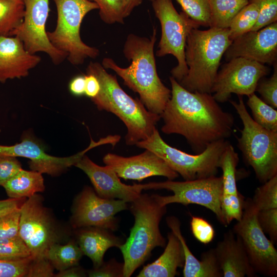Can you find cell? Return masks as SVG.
Listing matches in <instances>:
<instances>
[{
  "label": "cell",
  "mask_w": 277,
  "mask_h": 277,
  "mask_svg": "<svg viewBox=\"0 0 277 277\" xmlns=\"http://www.w3.org/2000/svg\"><path fill=\"white\" fill-rule=\"evenodd\" d=\"M169 80L171 97L160 115L162 132L183 136L196 154L231 136L234 118L222 109L211 93L191 92L172 76Z\"/></svg>",
  "instance_id": "obj_1"
},
{
  "label": "cell",
  "mask_w": 277,
  "mask_h": 277,
  "mask_svg": "<svg viewBox=\"0 0 277 277\" xmlns=\"http://www.w3.org/2000/svg\"><path fill=\"white\" fill-rule=\"evenodd\" d=\"M156 41V28L149 38L130 34L123 48L130 65L122 68L109 57L104 58L102 65L105 69L114 71L125 85L137 93L149 111L161 115L171 97V90L164 85L157 74L154 54Z\"/></svg>",
  "instance_id": "obj_2"
},
{
  "label": "cell",
  "mask_w": 277,
  "mask_h": 277,
  "mask_svg": "<svg viewBox=\"0 0 277 277\" xmlns=\"http://www.w3.org/2000/svg\"><path fill=\"white\" fill-rule=\"evenodd\" d=\"M86 72L95 76L101 86L99 93L91 100L98 110L114 114L125 124L127 129V145H135L152 135L161 119L160 115L149 111L140 100L125 92L116 75L108 73L102 64L90 62Z\"/></svg>",
  "instance_id": "obj_3"
},
{
  "label": "cell",
  "mask_w": 277,
  "mask_h": 277,
  "mask_svg": "<svg viewBox=\"0 0 277 277\" xmlns=\"http://www.w3.org/2000/svg\"><path fill=\"white\" fill-rule=\"evenodd\" d=\"M232 42L228 28L192 29L185 49L188 71L180 84L191 92L211 93L221 59Z\"/></svg>",
  "instance_id": "obj_4"
},
{
  "label": "cell",
  "mask_w": 277,
  "mask_h": 277,
  "mask_svg": "<svg viewBox=\"0 0 277 277\" xmlns=\"http://www.w3.org/2000/svg\"><path fill=\"white\" fill-rule=\"evenodd\" d=\"M130 203L134 223L126 242L119 247L124 258V277L131 276L150 258L155 248L166 245L160 229V222L167 212L166 206L160 205L153 194L146 193H141Z\"/></svg>",
  "instance_id": "obj_5"
},
{
  "label": "cell",
  "mask_w": 277,
  "mask_h": 277,
  "mask_svg": "<svg viewBox=\"0 0 277 277\" xmlns=\"http://www.w3.org/2000/svg\"><path fill=\"white\" fill-rule=\"evenodd\" d=\"M238 97V102L229 101L243 125L237 138L238 147L246 164L252 167L256 179L263 183L277 175V131L258 124L248 112L243 96Z\"/></svg>",
  "instance_id": "obj_6"
},
{
  "label": "cell",
  "mask_w": 277,
  "mask_h": 277,
  "mask_svg": "<svg viewBox=\"0 0 277 277\" xmlns=\"http://www.w3.org/2000/svg\"><path fill=\"white\" fill-rule=\"evenodd\" d=\"M57 10V23L53 31H47L48 39L58 50L65 53L72 65L83 64L88 58L99 55L98 49L89 46L82 40L80 29L82 21L90 11L98 9L89 0H53Z\"/></svg>",
  "instance_id": "obj_7"
},
{
  "label": "cell",
  "mask_w": 277,
  "mask_h": 277,
  "mask_svg": "<svg viewBox=\"0 0 277 277\" xmlns=\"http://www.w3.org/2000/svg\"><path fill=\"white\" fill-rule=\"evenodd\" d=\"M229 143L227 140H219L200 153L190 154L167 144L155 128L150 137L135 145L153 152L185 181H190L216 175L220 158Z\"/></svg>",
  "instance_id": "obj_8"
},
{
  "label": "cell",
  "mask_w": 277,
  "mask_h": 277,
  "mask_svg": "<svg viewBox=\"0 0 277 277\" xmlns=\"http://www.w3.org/2000/svg\"><path fill=\"white\" fill-rule=\"evenodd\" d=\"M152 5L162 31L156 55L171 54L176 58L177 65L171 73L180 82L188 71L185 55L187 38L192 29L199 28L200 25L183 11L179 13L171 0H153Z\"/></svg>",
  "instance_id": "obj_9"
},
{
  "label": "cell",
  "mask_w": 277,
  "mask_h": 277,
  "mask_svg": "<svg viewBox=\"0 0 277 277\" xmlns=\"http://www.w3.org/2000/svg\"><path fill=\"white\" fill-rule=\"evenodd\" d=\"M142 187L143 190L166 189L171 191L173 193L172 195H153L162 206L179 203L185 206L193 204L204 206L212 211L219 222L226 226L221 208L223 191L222 176L215 175L183 182L168 180L162 182L142 184Z\"/></svg>",
  "instance_id": "obj_10"
},
{
  "label": "cell",
  "mask_w": 277,
  "mask_h": 277,
  "mask_svg": "<svg viewBox=\"0 0 277 277\" xmlns=\"http://www.w3.org/2000/svg\"><path fill=\"white\" fill-rule=\"evenodd\" d=\"M258 210L251 199L245 200L241 219L237 221L233 231L245 249L250 263L256 272L268 277L277 276V250L268 239L257 220Z\"/></svg>",
  "instance_id": "obj_11"
},
{
  "label": "cell",
  "mask_w": 277,
  "mask_h": 277,
  "mask_svg": "<svg viewBox=\"0 0 277 277\" xmlns=\"http://www.w3.org/2000/svg\"><path fill=\"white\" fill-rule=\"evenodd\" d=\"M269 73L267 67L254 60L241 57L232 58L217 72L211 94L218 103L229 101L232 93L249 96L255 92L260 80Z\"/></svg>",
  "instance_id": "obj_12"
},
{
  "label": "cell",
  "mask_w": 277,
  "mask_h": 277,
  "mask_svg": "<svg viewBox=\"0 0 277 277\" xmlns=\"http://www.w3.org/2000/svg\"><path fill=\"white\" fill-rule=\"evenodd\" d=\"M18 234L36 258H45L49 248L57 243L54 222L39 195L26 199L23 204Z\"/></svg>",
  "instance_id": "obj_13"
},
{
  "label": "cell",
  "mask_w": 277,
  "mask_h": 277,
  "mask_svg": "<svg viewBox=\"0 0 277 277\" xmlns=\"http://www.w3.org/2000/svg\"><path fill=\"white\" fill-rule=\"evenodd\" d=\"M23 1L25 6L23 22L10 36L19 38L29 52L32 54L45 52L54 64H61L67 58V55L52 45L46 30L49 0Z\"/></svg>",
  "instance_id": "obj_14"
},
{
  "label": "cell",
  "mask_w": 277,
  "mask_h": 277,
  "mask_svg": "<svg viewBox=\"0 0 277 277\" xmlns=\"http://www.w3.org/2000/svg\"><path fill=\"white\" fill-rule=\"evenodd\" d=\"M128 208V202L102 198L91 187L86 186L74 201L71 224L76 229L96 227L115 231L118 228L116 214Z\"/></svg>",
  "instance_id": "obj_15"
},
{
  "label": "cell",
  "mask_w": 277,
  "mask_h": 277,
  "mask_svg": "<svg viewBox=\"0 0 277 277\" xmlns=\"http://www.w3.org/2000/svg\"><path fill=\"white\" fill-rule=\"evenodd\" d=\"M97 146V142L91 139L85 150L68 157H56L46 153L40 143L30 135H25L19 143L11 146L0 145V154L27 158L31 170L57 176L74 166L87 151Z\"/></svg>",
  "instance_id": "obj_16"
},
{
  "label": "cell",
  "mask_w": 277,
  "mask_h": 277,
  "mask_svg": "<svg viewBox=\"0 0 277 277\" xmlns=\"http://www.w3.org/2000/svg\"><path fill=\"white\" fill-rule=\"evenodd\" d=\"M224 55L227 62L241 57L273 65L277 61V22L234 38Z\"/></svg>",
  "instance_id": "obj_17"
},
{
  "label": "cell",
  "mask_w": 277,
  "mask_h": 277,
  "mask_svg": "<svg viewBox=\"0 0 277 277\" xmlns=\"http://www.w3.org/2000/svg\"><path fill=\"white\" fill-rule=\"evenodd\" d=\"M103 160L106 165L115 171L119 177L125 180L141 181L153 176H165L168 180H173L179 176V174L162 158L147 149L141 154L130 157L108 153Z\"/></svg>",
  "instance_id": "obj_18"
},
{
  "label": "cell",
  "mask_w": 277,
  "mask_h": 277,
  "mask_svg": "<svg viewBox=\"0 0 277 277\" xmlns=\"http://www.w3.org/2000/svg\"><path fill=\"white\" fill-rule=\"evenodd\" d=\"M74 166L87 174L95 192L102 198L122 200L128 203L135 200L142 193V184L128 185L123 183L110 166H100L85 154Z\"/></svg>",
  "instance_id": "obj_19"
},
{
  "label": "cell",
  "mask_w": 277,
  "mask_h": 277,
  "mask_svg": "<svg viewBox=\"0 0 277 277\" xmlns=\"http://www.w3.org/2000/svg\"><path fill=\"white\" fill-rule=\"evenodd\" d=\"M41 58L29 52L22 42L12 36H0V83L29 74Z\"/></svg>",
  "instance_id": "obj_20"
},
{
  "label": "cell",
  "mask_w": 277,
  "mask_h": 277,
  "mask_svg": "<svg viewBox=\"0 0 277 277\" xmlns=\"http://www.w3.org/2000/svg\"><path fill=\"white\" fill-rule=\"evenodd\" d=\"M214 250L223 277L256 276L240 239L232 230L224 233Z\"/></svg>",
  "instance_id": "obj_21"
},
{
  "label": "cell",
  "mask_w": 277,
  "mask_h": 277,
  "mask_svg": "<svg viewBox=\"0 0 277 277\" xmlns=\"http://www.w3.org/2000/svg\"><path fill=\"white\" fill-rule=\"evenodd\" d=\"M167 226L181 243L185 256L183 274L184 277H223L214 248L203 252L201 260L192 253L181 230V222L174 216L166 219Z\"/></svg>",
  "instance_id": "obj_22"
},
{
  "label": "cell",
  "mask_w": 277,
  "mask_h": 277,
  "mask_svg": "<svg viewBox=\"0 0 277 277\" xmlns=\"http://www.w3.org/2000/svg\"><path fill=\"white\" fill-rule=\"evenodd\" d=\"M76 234L77 244L83 254L91 260L94 268L103 264L104 255L109 248H119L124 243L123 240L114 235L111 231L102 228H80Z\"/></svg>",
  "instance_id": "obj_23"
},
{
  "label": "cell",
  "mask_w": 277,
  "mask_h": 277,
  "mask_svg": "<svg viewBox=\"0 0 277 277\" xmlns=\"http://www.w3.org/2000/svg\"><path fill=\"white\" fill-rule=\"evenodd\" d=\"M164 251L154 262L145 266L137 277H174L179 267H183L185 256L177 237L172 232L167 234Z\"/></svg>",
  "instance_id": "obj_24"
},
{
  "label": "cell",
  "mask_w": 277,
  "mask_h": 277,
  "mask_svg": "<svg viewBox=\"0 0 277 277\" xmlns=\"http://www.w3.org/2000/svg\"><path fill=\"white\" fill-rule=\"evenodd\" d=\"M10 198H29L45 190L42 173L22 169L2 186Z\"/></svg>",
  "instance_id": "obj_25"
},
{
  "label": "cell",
  "mask_w": 277,
  "mask_h": 277,
  "mask_svg": "<svg viewBox=\"0 0 277 277\" xmlns=\"http://www.w3.org/2000/svg\"><path fill=\"white\" fill-rule=\"evenodd\" d=\"M83 255L77 243L71 241L65 245H52L45 256L54 268L61 271L78 265Z\"/></svg>",
  "instance_id": "obj_26"
},
{
  "label": "cell",
  "mask_w": 277,
  "mask_h": 277,
  "mask_svg": "<svg viewBox=\"0 0 277 277\" xmlns=\"http://www.w3.org/2000/svg\"><path fill=\"white\" fill-rule=\"evenodd\" d=\"M249 0H210L209 28H228L233 18Z\"/></svg>",
  "instance_id": "obj_27"
},
{
  "label": "cell",
  "mask_w": 277,
  "mask_h": 277,
  "mask_svg": "<svg viewBox=\"0 0 277 277\" xmlns=\"http://www.w3.org/2000/svg\"><path fill=\"white\" fill-rule=\"evenodd\" d=\"M239 158L232 145L229 143L225 148L220 160L219 168L222 170V195H238L236 167Z\"/></svg>",
  "instance_id": "obj_28"
},
{
  "label": "cell",
  "mask_w": 277,
  "mask_h": 277,
  "mask_svg": "<svg viewBox=\"0 0 277 277\" xmlns=\"http://www.w3.org/2000/svg\"><path fill=\"white\" fill-rule=\"evenodd\" d=\"M23 0H0V36H10L23 22Z\"/></svg>",
  "instance_id": "obj_29"
},
{
  "label": "cell",
  "mask_w": 277,
  "mask_h": 277,
  "mask_svg": "<svg viewBox=\"0 0 277 277\" xmlns=\"http://www.w3.org/2000/svg\"><path fill=\"white\" fill-rule=\"evenodd\" d=\"M247 105L250 109L252 119L262 127L277 131V111L255 93L248 96Z\"/></svg>",
  "instance_id": "obj_30"
},
{
  "label": "cell",
  "mask_w": 277,
  "mask_h": 277,
  "mask_svg": "<svg viewBox=\"0 0 277 277\" xmlns=\"http://www.w3.org/2000/svg\"><path fill=\"white\" fill-rule=\"evenodd\" d=\"M259 14L258 6L249 2L233 18L229 26L230 38L237 37L251 30L256 23Z\"/></svg>",
  "instance_id": "obj_31"
},
{
  "label": "cell",
  "mask_w": 277,
  "mask_h": 277,
  "mask_svg": "<svg viewBox=\"0 0 277 277\" xmlns=\"http://www.w3.org/2000/svg\"><path fill=\"white\" fill-rule=\"evenodd\" d=\"M258 187L251 199L258 211L277 208V175Z\"/></svg>",
  "instance_id": "obj_32"
},
{
  "label": "cell",
  "mask_w": 277,
  "mask_h": 277,
  "mask_svg": "<svg viewBox=\"0 0 277 277\" xmlns=\"http://www.w3.org/2000/svg\"><path fill=\"white\" fill-rule=\"evenodd\" d=\"M182 11L200 26L209 27L210 0H175Z\"/></svg>",
  "instance_id": "obj_33"
},
{
  "label": "cell",
  "mask_w": 277,
  "mask_h": 277,
  "mask_svg": "<svg viewBox=\"0 0 277 277\" xmlns=\"http://www.w3.org/2000/svg\"><path fill=\"white\" fill-rule=\"evenodd\" d=\"M32 256L31 252L19 234L0 239V259L18 260Z\"/></svg>",
  "instance_id": "obj_34"
},
{
  "label": "cell",
  "mask_w": 277,
  "mask_h": 277,
  "mask_svg": "<svg viewBox=\"0 0 277 277\" xmlns=\"http://www.w3.org/2000/svg\"><path fill=\"white\" fill-rule=\"evenodd\" d=\"M35 257L18 260L0 259V277H30Z\"/></svg>",
  "instance_id": "obj_35"
},
{
  "label": "cell",
  "mask_w": 277,
  "mask_h": 277,
  "mask_svg": "<svg viewBox=\"0 0 277 277\" xmlns=\"http://www.w3.org/2000/svg\"><path fill=\"white\" fill-rule=\"evenodd\" d=\"M245 200L240 193L238 195H222L221 212L226 226L234 220L239 221L241 219Z\"/></svg>",
  "instance_id": "obj_36"
},
{
  "label": "cell",
  "mask_w": 277,
  "mask_h": 277,
  "mask_svg": "<svg viewBox=\"0 0 277 277\" xmlns=\"http://www.w3.org/2000/svg\"><path fill=\"white\" fill-rule=\"evenodd\" d=\"M97 4L99 15L105 23H124L123 0H89Z\"/></svg>",
  "instance_id": "obj_37"
},
{
  "label": "cell",
  "mask_w": 277,
  "mask_h": 277,
  "mask_svg": "<svg viewBox=\"0 0 277 277\" xmlns=\"http://www.w3.org/2000/svg\"><path fill=\"white\" fill-rule=\"evenodd\" d=\"M255 4L259 9L258 21L251 31H258L277 22V0H249Z\"/></svg>",
  "instance_id": "obj_38"
},
{
  "label": "cell",
  "mask_w": 277,
  "mask_h": 277,
  "mask_svg": "<svg viewBox=\"0 0 277 277\" xmlns=\"http://www.w3.org/2000/svg\"><path fill=\"white\" fill-rule=\"evenodd\" d=\"M273 72L269 78L262 77L259 81L255 91L261 98L273 108H277V63L273 65Z\"/></svg>",
  "instance_id": "obj_39"
},
{
  "label": "cell",
  "mask_w": 277,
  "mask_h": 277,
  "mask_svg": "<svg viewBox=\"0 0 277 277\" xmlns=\"http://www.w3.org/2000/svg\"><path fill=\"white\" fill-rule=\"evenodd\" d=\"M190 228L194 237L201 243L207 244L214 239L215 231L213 226L201 217L192 216Z\"/></svg>",
  "instance_id": "obj_40"
},
{
  "label": "cell",
  "mask_w": 277,
  "mask_h": 277,
  "mask_svg": "<svg viewBox=\"0 0 277 277\" xmlns=\"http://www.w3.org/2000/svg\"><path fill=\"white\" fill-rule=\"evenodd\" d=\"M257 220L265 233L275 245L277 243V208L258 211Z\"/></svg>",
  "instance_id": "obj_41"
},
{
  "label": "cell",
  "mask_w": 277,
  "mask_h": 277,
  "mask_svg": "<svg viewBox=\"0 0 277 277\" xmlns=\"http://www.w3.org/2000/svg\"><path fill=\"white\" fill-rule=\"evenodd\" d=\"M21 208L0 217V239L18 235Z\"/></svg>",
  "instance_id": "obj_42"
},
{
  "label": "cell",
  "mask_w": 277,
  "mask_h": 277,
  "mask_svg": "<svg viewBox=\"0 0 277 277\" xmlns=\"http://www.w3.org/2000/svg\"><path fill=\"white\" fill-rule=\"evenodd\" d=\"M22 168L16 157L0 154V186H2Z\"/></svg>",
  "instance_id": "obj_43"
},
{
  "label": "cell",
  "mask_w": 277,
  "mask_h": 277,
  "mask_svg": "<svg viewBox=\"0 0 277 277\" xmlns=\"http://www.w3.org/2000/svg\"><path fill=\"white\" fill-rule=\"evenodd\" d=\"M124 264L117 262L114 259L103 263L98 267L87 271L90 277H124Z\"/></svg>",
  "instance_id": "obj_44"
},
{
  "label": "cell",
  "mask_w": 277,
  "mask_h": 277,
  "mask_svg": "<svg viewBox=\"0 0 277 277\" xmlns=\"http://www.w3.org/2000/svg\"><path fill=\"white\" fill-rule=\"evenodd\" d=\"M27 198L7 199L0 200V217L14 210L21 208Z\"/></svg>",
  "instance_id": "obj_45"
},
{
  "label": "cell",
  "mask_w": 277,
  "mask_h": 277,
  "mask_svg": "<svg viewBox=\"0 0 277 277\" xmlns=\"http://www.w3.org/2000/svg\"><path fill=\"white\" fill-rule=\"evenodd\" d=\"M85 79V94L92 98L95 97L100 91V84L97 77L93 74L84 75Z\"/></svg>",
  "instance_id": "obj_46"
},
{
  "label": "cell",
  "mask_w": 277,
  "mask_h": 277,
  "mask_svg": "<svg viewBox=\"0 0 277 277\" xmlns=\"http://www.w3.org/2000/svg\"><path fill=\"white\" fill-rule=\"evenodd\" d=\"M70 92L76 96L85 94V76L78 75L71 80L69 85Z\"/></svg>",
  "instance_id": "obj_47"
},
{
  "label": "cell",
  "mask_w": 277,
  "mask_h": 277,
  "mask_svg": "<svg viewBox=\"0 0 277 277\" xmlns=\"http://www.w3.org/2000/svg\"><path fill=\"white\" fill-rule=\"evenodd\" d=\"M86 272L81 267L78 265L74 266L66 269L59 271V272L54 274L56 277H80L86 276Z\"/></svg>",
  "instance_id": "obj_48"
},
{
  "label": "cell",
  "mask_w": 277,
  "mask_h": 277,
  "mask_svg": "<svg viewBox=\"0 0 277 277\" xmlns=\"http://www.w3.org/2000/svg\"><path fill=\"white\" fill-rule=\"evenodd\" d=\"M143 0H123V16L124 18L128 16L133 10L138 6Z\"/></svg>",
  "instance_id": "obj_49"
},
{
  "label": "cell",
  "mask_w": 277,
  "mask_h": 277,
  "mask_svg": "<svg viewBox=\"0 0 277 277\" xmlns=\"http://www.w3.org/2000/svg\"><path fill=\"white\" fill-rule=\"evenodd\" d=\"M150 1H153V0H150Z\"/></svg>",
  "instance_id": "obj_50"
}]
</instances>
